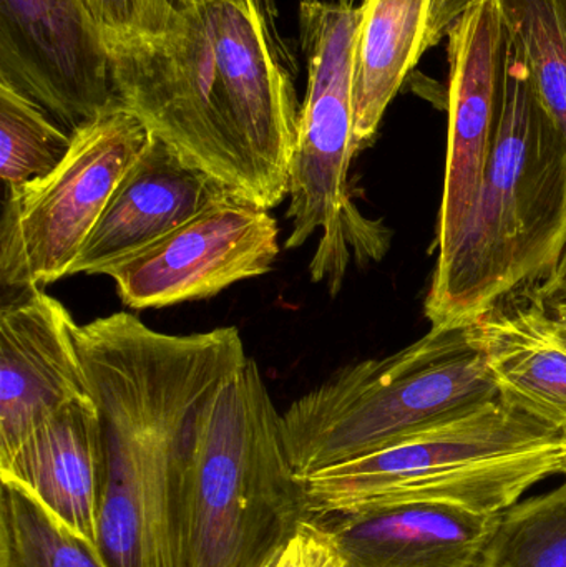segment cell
<instances>
[{"instance_id": "3", "label": "cell", "mask_w": 566, "mask_h": 567, "mask_svg": "<svg viewBox=\"0 0 566 567\" xmlns=\"http://www.w3.org/2000/svg\"><path fill=\"white\" fill-rule=\"evenodd\" d=\"M305 519L281 415L248 357L193 416L179 493L183 567H261Z\"/></svg>"}, {"instance_id": "7", "label": "cell", "mask_w": 566, "mask_h": 567, "mask_svg": "<svg viewBox=\"0 0 566 567\" xmlns=\"http://www.w3.org/2000/svg\"><path fill=\"white\" fill-rule=\"evenodd\" d=\"M173 3L182 16V32L106 42L116 99L186 165L263 206L248 152L213 65L205 23L188 0Z\"/></svg>"}, {"instance_id": "9", "label": "cell", "mask_w": 566, "mask_h": 567, "mask_svg": "<svg viewBox=\"0 0 566 567\" xmlns=\"http://www.w3.org/2000/svg\"><path fill=\"white\" fill-rule=\"evenodd\" d=\"M173 2V0H172ZM212 47L213 65L261 192L275 208L288 196L301 106L296 60L278 27L275 0H189Z\"/></svg>"}, {"instance_id": "25", "label": "cell", "mask_w": 566, "mask_h": 567, "mask_svg": "<svg viewBox=\"0 0 566 567\" xmlns=\"http://www.w3.org/2000/svg\"><path fill=\"white\" fill-rule=\"evenodd\" d=\"M534 289L550 312L566 307V243L550 275Z\"/></svg>"}, {"instance_id": "12", "label": "cell", "mask_w": 566, "mask_h": 567, "mask_svg": "<svg viewBox=\"0 0 566 567\" xmlns=\"http://www.w3.org/2000/svg\"><path fill=\"white\" fill-rule=\"evenodd\" d=\"M449 145L439 212L444 251L484 182L502 106L505 29L497 0H472L447 30Z\"/></svg>"}, {"instance_id": "1", "label": "cell", "mask_w": 566, "mask_h": 567, "mask_svg": "<svg viewBox=\"0 0 566 567\" xmlns=\"http://www.w3.org/2000/svg\"><path fill=\"white\" fill-rule=\"evenodd\" d=\"M105 446L99 555L106 567H183L179 493L199 403L246 362L236 327L173 336L130 312L75 330Z\"/></svg>"}, {"instance_id": "13", "label": "cell", "mask_w": 566, "mask_h": 567, "mask_svg": "<svg viewBox=\"0 0 566 567\" xmlns=\"http://www.w3.org/2000/svg\"><path fill=\"white\" fill-rule=\"evenodd\" d=\"M76 322L42 289L20 290L0 310V456L40 422L92 399L76 349Z\"/></svg>"}, {"instance_id": "2", "label": "cell", "mask_w": 566, "mask_h": 567, "mask_svg": "<svg viewBox=\"0 0 566 567\" xmlns=\"http://www.w3.org/2000/svg\"><path fill=\"white\" fill-rule=\"evenodd\" d=\"M565 243L566 136L505 32L501 116L484 182L439 252L425 317L435 329L471 326L544 281Z\"/></svg>"}, {"instance_id": "11", "label": "cell", "mask_w": 566, "mask_h": 567, "mask_svg": "<svg viewBox=\"0 0 566 567\" xmlns=\"http://www.w3.org/2000/svg\"><path fill=\"white\" fill-rule=\"evenodd\" d=\"M0 83L70 133L122 105L105 37L85 0H0Z\"/></svg>"}, {"instance_id": "5", "label": "cell", "mask_w": 566, "mask_h": 567, "mask_svg": "<svg viewBox=\"0 0 566 567\" xmlns=\"http://www.w3.org/2000/svg\"><path fill=\"white\" fill-rule=\"evenodd\" d=\"M498 399L471 327L435 329L399 352L341 367L281 413L296 475L381 452Z\"/></svg>"}, {"instance_id": "18", "label": "cell", "mask_w": 566, "mask_h": 567, "mask_svg": "<svg viewBox=\"0 0 566 567\" xmlns=\"http://www.w3.org/2000/svg\"><path fill=\"white\" fill-rule=\"evenodd\" d=\"M434 0H364L352 65L356 150L374 140L385 110L429 50Z\"/></svg>"}, {"instance_id": "30", "label": "cell", "mask_w": 566, "mask_h": 567, "mask_svg": "<svg viewBox=\"0 0 566 567\" xmlns=\"http://www.w3.org/2000/svg\"><path fill=\"white\" fill-rule=\"evenodd\" d=\"M562 473H564V475H566V453H565V458H564V470H562Z\"/></svg>"}, {"instance_id": "4", "label": "cell", "mask_w": 566, "mask_h": 567, "mask_svg": "<svg viewBox=\"0 0 566 567\" xmlns=\"http://www.w3.org/2000/svg\"><path fill=\"white\" fill-rule=\"evenodd\" d=\"M566 433L501 399L381 452L298 476L306 519L412 503L504 513L564 470Z\"/></svg>"}, {"instance_id": "24", "label": "cell", "mask_w": 566, "mask_h": 567, "mask_svg": "<svg viewBox=\"0 0 566 567\" xmlns=\"http://www.w3.org/2000/svg\"><path fill=\"white\" fill-rule=\"evenodd\" d=\"M276 567H346L335 536L312 519H305L279 556Z\"/></svg>"}, {"instance_id": "31", "label": "cell", "mask_w": 566, "mask_h": 567, "mask_svg": "<svg viewBox=\"0 0 566 567\" xmlns=\"http://www.w3.org/2000/svg\"><path fill=\"white\" fill-rule=\"evenodd\" d=\"M554 312H566V307H562V309L554 310Z\"/></svg>"}, {"instance_id": "27", "label": "cell", "mask_w": 566, "mask_h": 567, "mask_svg": "<svg viewBox=\"0 0 566 567\" xmlns=\"http://www.w3.org/2000/svg\"><path fill=\"white\" fill-rule=\"evenodd\" d=\"M554 316L555 329H557L558 337L566 346V312H552Z\"/></svg>"}, {"instance_id": "14", "label": "cell", "mask_w": 566, "mask_h": 567, "mask_svg": "<svg viewBox=\"0 0 566 567\" xmlns=\"http://www.w3.org/2000/svg\"><path fill=\"white\" fill-rule=\"evenodd\" d=\"M105 478L102 425L92 399L56 410L0 456L2 485L32 499L96 553Z\"/></svg>"}, {"instance_id": "8", "label": "cell", "mask_w": 566, "mask_h": 567, "mask_svg": "<svg viewBox=\"0 0 566 567\" xmlns=\"http://www.w3.org/2000/svg\"><path fill=\"white\" fill-rule=\"evenodd\" d=\"M148 138L135 113L115 106L73 133L69 153L53 172L7 189L0 284L42 289L66 278Z\"/></svg>"}, {"instance_id": "10", "label": "cell", "mask_w": 566, "mask_h": 567, "mask_svg": "<svg viewBox=\"0 0 566 567\" xmlns=\"http://www.w3.org/2000/svg\"><path fill=\"white\" fill-rule=\"evenodd\" d=\"M279 252L278 223L269 209L229 195L100 275L113 279L123 306L158 309L268 275Z\"/></svg>"}, {"instance_id": "22", "label": "cell", "mask_w": 566, "mask_h": 567, "mask_svg": "<svg viewBox=\"0 0 566 567\" xmlns=\"http://www.w3.org/2000/svg\"><path fill=\"white\" fill-rule=\"evenodd\" d=\"M0 567H106L22 493L2 485Z\"/></svg>"}, {"instance_id": "19", "label": "cell", "mask_w": 566, "mask_h": 567, "mask_svg": "<svg viewBox=\"0 0 566 567\" xmlns=\"http://www.w3.org/2000/svg\"><path fill=\"white\" fill-rule=\"evenodd\" d=\"M508 39L566 136V0H497Z\"/></svg>"}, {"instance_id": "21", "label": "cell", "mask_w": 566, "mask_h": 567, "mask_svg": "<svg viewBox=\"0 0 566 567\" xmlns=\"http://www.w3.org/2000/svg\"><path fill=\"white\" fill-rule=\"evenodd\" d=\"M482 567H566V482L502 513Z\"/></svg>"}, {"instance_id": "6", "label": "cell", "mask_w": 566, "mask_h": 567, "mask_svg": "<svg viewBox=\"0 0 566 567\" xmlns=\"http://www.w3.org/2000/svg\"><path fill=\"white\" fill-rule=\"evenodd\" d=\"M361 7L341 2L301 0L299 32L308 60V89L299 112L298 136L289 166V206L286 218L291 233L286 249H298L321 229L322 238L312 261L316 282H341L348 265V231H369L349 198V168L354 158L352 65Z\"/></svg>"}, {"instance_id": "17", "label": "cell", "mask_w": 566, "mask_h": 567, "mask_svg": "<svg viewBox=\"0 0 566 567\" xmlns=\"http://www.w3.org/2000/svg\"><path fill=\"white\" fill-rule=\"evenodd\" d=\"M469 327L498 399L566 433V346L535 289L507 297Z\"/></svg>"}, {"instance_id": "15", "label": "cell", "mask_w": 566, "mask_h": 567, "mask_svg": "<svg viewBox=\"0 0 566 567\" xmlns=\"http://www.w3.org/2000/svg\"><path fill=\"white\" fill-rule=\"evenodd\" d=\"M229 195L236 193L186 165L166 143L150 133L69 276L100 275L106 266L158 241L206 206Z\"/></svg>"}, {"instance_id": "28", "label": "cell", "mask_w": 566, "mask_h": 567, "mask_svg": "<svg viewBox=\"0 0 566 567\" xmlns=\"http://www.w3.org/2000/svg\"><path fill=\"white\" fill-rule=\"evenodd\" d=\"M282 551V549H281ZM281 551L276 553V555H272L271 558L268 559V561L265 563L261 567H276L278 566L279 556H281Z\"/></svg>"}, {"instance_id": "23", "label": "cell", "mask_w": 566, "mask_h": 567, "mask_svg": "<svg viewBox=\"0 0 566 567\" xmlns=\"http://www.w3.org/2000/svg\"><path fill=\"white\" fill-rule=\"evenodd\" d=\"M105 42L162 39L182 32L183 20L172 0H85Z\"/></svg>"}, {"instance_id": "26", "label": "cell", "mask_w": 566, "mask_h": 567, "mask_svg": "<svg viewBox=\"0 0 566 567\" xmlns=\"http://www.w3.org/2000/svg\"><path fill=\"white\" fill-rule=\"evenodd\" d=\"M472 0H434L432 3L431 27H429L428 47L438 45L445 35L449 27L457 19Z\"/></svg>"}, {"instance_id": "16", "label": "cell", "mask_w": 566, "mask_h": 567, "mask_svg": "<svg viewBox=\"0 0 566 567\" xmlns=\"http://www.w3.org/2000/svg\"><path fill=\"white\" fill-rule=\"evenodd\" d=\"M501 515L412 503L312 522L335 536L346 567H482Z\"/></svg>"}, {"instance_id": "29", "label": "cell", "mask_w": 566, "mask_h": 567, "mask_svg": "<svg viewBox=\"0 0 566 567\" xmlns=\"http://www.w3.org/2000/svg\"><path fill=\"white\" fill-rule=\"evenodd\" d=\"M342 6L354 7V0H339Z\"/></svg>"}, {"instance_id": "20", "label": "cell", "mask_w": 566, "mask_h": 567, "mask_svg": "<svg viewBox=\"0 0 566 567\" xmlns=\"http://www.w3.org/2000/svg\"><path fill=\"white\" fill-rule=\"evenodd\" d=\"M72 142L73 133L42 105L0 83V178L7 189L49 175Z\"/></svg>"}]
</instances>
